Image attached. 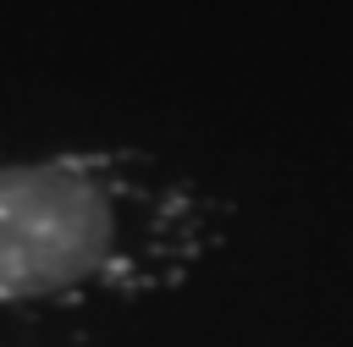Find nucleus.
Returning <instances> with one entry per match:
<instances>
[{
    "label": "nucleus",
    "mask_w": 353,
    "mask_h": 347,
    "mask_svg": "<svg viewBox=\"0 0 353 347\" xmlns=\"http://www.w3.org/2000/svg\"><path fill=\"white\" fill-rule=\"evenodd\" d=\"M116 215L77 165H0V303L61 297L99 275Z\"/></svg>",
    "instance_id": "nucleus-1"
}]
</instances>
